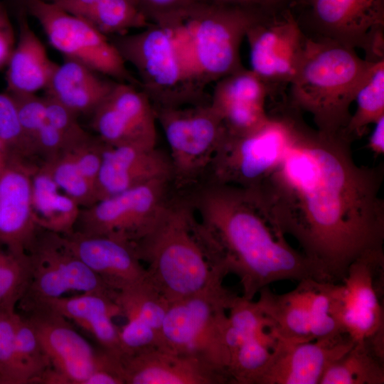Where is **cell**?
<instances>
[{
    "instance_id": "1",
    "label": "cell",
    "mask_w": 384,
    "mask_h": 384,
    "mask_svg": "<svg viewBox=\"0 0 384 384\" xmlns=\"http://www.w3.org/2000/svg\"><path fill=\"white\" fill-rule=\"evenodd\" d=\"M351 144L300 119L282 162L257 187L284 233L331 282L362 255L383 249V167L358 165Z\"/></svg>"
},
{
    "instance_id": "2",
    "label": "cell",
    "mask_w": 384,
    "mask_h": 384,
    "mask_svg": "<svg viewBox=\"0 0 384 384\" xmlns=\"http://www.w3.org/2000/svg\"><path fill=\"white\" fill-rule=\"evenodd\" d=\"M185 195L197 236L213 267L236 275L242 297L282 280L326 282L302 252L286 240L274 212L258 188L210 180Z\"/></svg>"
},
{
    "instance_id": "3",
    "label": "cell",
    "mask_w": 384,
    "mask_h": 384,
    "mask_svg": "<svg viewBox=\"0 0 384 384\" xmlns=\"http://www.w3.org/2000/svg\"><path fill=\"white\" fill-rule=\"evenodd\" d=\"M373 63L358 56L356 50L307 36L289 84V107L309 113L319 132L345 137L351 105Z\"/></svg>"
},
{
    "instance_id": "4",
    "label": "cell",
    "mask_w": 384,
    "mask_h": 384,
    "mask_svg": "<svg viewBox=\"0 0 384 384\" xmlns=\"http://www.w3.org/2000/svg\"><path fill=\"white\" fill-rule=\"evenodd\" d=\"M133 246L146 264L147 279L170 303L223 282L226 276L213 267L198 238L185 195L172 197L154 228Z\"/></svg>"
},
{
    "instance_id": "5",
    "label": "cell",
    "mask_w": 384,
    "mask_h": 384,
    "mask_svg": "<svg viewBox=\"0 0 384 384\" xmlns=\"http://www.w3.org/2000/svg\"><path fill=\"white\" fill-rule=\"evenodd\" d=\"M127 65L136 71L141 90L154 107H181L209 101L171 27L149 23L110 37Z\"/></svg>"
},
{
    "instance_id": "6",
    "label": "cell",
    "mask_w": 384,
    "mask_h": 384,
    "mask_svg": "<svg viewBox=\"0 0 384 384\" xmlns=\"http://www.w3.org/2000/svg\"><path fill=\"white\" fill-rule=\"evenodd\" d=\"M272 15L259 9L201 1L171 27L198 80L206 87L244 66L240 46L255 21Z\"/></svg>"
},
{
    "instance_id": "7",
    "label": "cell",
    "mask_w": 384,
    "mask_h": 384,
    "mask_svg": "<svg viewBox=\"0 0 384 384\" xmlns=\"http://www.w3.org/2000/svg\"><path fill=\"white\" fill-rule=\"evenodd\" d=\"M298 111L290 110L269 118L242 134H226L210 164V181L242 188H255L279 165L293 142Z\"/></svg>"
},
{
    "instance_id": "8",
    "label": "cell",
    "mask_w": 384,
    "mask_h": 384,
    "mask_svg": "<svg viewBox=\"0 0 384 384\" xmlns=\"http://www.w3.org/2000/svg\"><path fill=\"white\" fill-rule=\"evenodd\" d=\"M235 296L220 282L171 302L161 329L163 348L203 358L228 374L223 332Z\"/></svg>"
},
{
    "instance_id": "9",
    "label": "cell",
    "mask_w": 384,
    "mask_h": 384,
    "mask_svg": "<svg viewBox=\"0 0 384 384\" xmlns=\"http://www.w3.org/2000/svg\"><path fill=\"white\" fill-rule=\"evenodd\" d=\"M154 110L170 150L173 184L178 188L196 185L208 173L226 134L222 119L209 101Z\"/></svg>"
},
{
    "instance_id": "10",
    "label": "cell",
    "mask_w": 384,
    "mask_h": 384,
    "mask_svg": "<svg viewBox=\"0 0 384 384\" xmlns=\"http://www.w3.org/2000/svg\"><path fill=\"white\" fill-rule=\"evenodd\" d=\"M308 37L365 52V59H384V0H299L293 9Z\"/></svg>"
},
{
    "instance_id": "11",
    "label": "cell",
    "mask_w": 384,
    "mask_h": 384,
    "mask_svg": "<svg viewBox=\"0 0 384 384\" xmlns=\"http://www.w3.org/2000/svg\"><path fill=\"white\" fill-rule=\"evenodd\" d=\"M170 179H157L81 208L74 230L134 244L156 225L170 203Z\"/></svg>"
},
{
    "instance_id": "12",
    "label": "cell",
    "mask_w": 384,
    "mask_h": 384,
    "mask_svg": "<svg viewBox=\"0 0 384 384\" xmlns=\"http://www.w3.org/2000/svg\"><path fill=\"white\" fill-rule=\"evenodd\" d=\"M26 11L38 21L50 44L65 59L80 63L114 81L139 86L110 38L91 23L43 0L30 1Z\"/></svg>"
},
{
    "instance_id": "13",
    "label": "cell",
    "mask_w": 384,
    "mask_h": 384,
    "mask_svg": "<svg viewBox=\"0 0 384 384\" xmlns=\"http://www.w3.org/2000/svg\"><path fill=\"white\" fill-rule=\"evenodd\" d=\"M27 253L31 275L18 304L21 309L72 291L116 294L70 250L60 234L39 228Z\"/></svg>"
},
{
    "instance_id": "14",
    "label": "cell",
    "mask_w": 384,
    "mask_h": 384,
    "mask_svg": "<svg viewBox=\"0 0 384 384\" xmlns=\"http://www.w3.org/2000/svg\"><path fill=\"white\" fill-rule=\"evenodd\" d=\"M383 267V250L371 251L349 265L341 284L329 282L332 314L354 342L368 340L383 329L380 300Z\"/></svg>"
},
{
    "instance_id": "15",
    "label": "cell",
    "mask_w": 384,
    "mask_h": 384,
    "mask_svg": "<svg viewBox=\"0 0 384 384\" xmlns=\"http://www.w3.org/2000/svg\"><path fill=\"white\" fill-rule=\"evenodd\" d=\"M306 35L291 9L265 16L247 31L250 70L270 88L289 84L299 65Z\"/></svg>"
},
{
    "instance_id": "16",
    "label": "cell",
    "mask_w": 384,
    "mask_h": 384,
    "mask_svg": "<svg viewBox=\"0 0 384 384\" xmlns=\"http://www.w3.org/2000/svg\"><path fill=\"white\" fill-rule=\"evenodd\" d=\"M91 117V125L97 137L107 145L156 146L155 110L137 85L115 81Z\"/></svg>"
},
{
    "instance_id": "17",
    "label": "cell",
    "mask_w": 384,
    "mask_h": 384,
    "mask_svg": "<svg viewBox=\"0 0 384 384\" xmlns=\"http://www.w3.org/2000/svg\"><path fill=\"white\" fill-rule=\"evenodd\" d=\"M23 311L50 363L41 383L85 384L94 370L97 350L63 316L40 306Z\"/></svg>"
},
{
    "instance_id": "18",
    "label": "cell",
    "mask_w": 384,
    "mask_h": 384,
    "mask_svg": "<svg viewBox=\"0 0 384 384\" xmlns=\"http://www.w3.org/2000/svg\"><path fill=\"white\" fill-rule=\"evenodd\" d=\"M36 166L6 156L0 161V246L17 252H28L39 229L31 206Z\"/></svg>"
},
{
    "instance_id": "19",
    "label": "cell",
    "mask_w": 384,
    "mask_h": 384,
    "mask_svg": "<svg viewBox=\"0 0 384 384\" xmlns=\"http://www.w3.org/2000/svg\"><path fill=\"white\" fill-rule=\"evenodd\" d=\"M125 384H225L227 373L193 356L154 348L120 357Z\"/></svg>"
},
{
    "instance_id": "20",
    "label": "cell",
    "mask_w": 384,
    "mask_h": 384,
    "mask_svg": "<svg viewBox=\"0 0 384 384\" xmlns=\"http://www.w3.org/2000/svg\"><path fill=\"white\" fill-rule=\"evenodd\" d=\"M62 235L70 250L112 291L127 289L147 277L146 267L130 242L75 230Z\"/></svg>"
},
{
    "instance_id": "21",
    "label": "cell",
    "mask_w": 384,
    "mask_h": 384,
    "mask_svg": "<svg viewBox=\"0 0 384 384\" xmlns=\"http://www.w3.org/2000/svg\"><path fill=\"white\" fill-rule=\"evenodd\" d=\"M354 343L348 336L299 343L277 339L272 361L258 384H319L328 367Z\"/></svg>"
},
{
    "instance_id": "22",
    "label": "cell",
    "mask_w": 384,
    "mask_h": 384,
    "mask_svg": "<svg viewBox=\"0 0 384 384\" xmlns=\"http://www.w3.org/2000/svg\"><path fill=\"white\" fill-rule=\"evenodd\" d=\"M173 181L169 156L155 147L105 144L96 182L97 201L157 179Z\"/></svg>"
},
{
    "instance_id": "23",
    "label": "cell",
    "mask_w": 384,
    "mask_h": 384,
    "mask_svg": "<svg viewBox=\"0 0 384 384\" xmlns=\"http://www.w3.org/2000/svg\"><path fill=\"white\" fill-rule=\"evenodd\" d=\"M213 84L209 102L228 134L247 133L269 118L265 102L271 90L250 69L243 67Z\"/></svg>"
},
{
    "instance_id": "24",
    "label": "cell",
    "mask_w": 384,
    "mask_h": 384,
    "mask_svg": "<svg viewBox=\"0 0 384 384\" xmlns=\"http://www.w3.org/2000/svg\"><path fill=\"white\" fill-rule=\"evenodd\" d=\"M35 306L48 309L73 321L91 334L100 348L121 357L119 328L113 319L122 316V314L114 296L97 292H82L33 304L22 310Z\"/></svg>"
},
{
    "instance_id": "25",
    "label": "cell",
    "mask_w": 384,
    "mask_h": 384,
    "mask_svg": "<svg viewBox=\"0 0 384 384\" xmlns=\"http://www.w3.org/2000/svg\"><path fill=\"white\" fill-rule=\"evenodd\" d=\"M18 36L7 63L6 92L32 94L45 90L57 63L52 61L40 38L31 28L27 12L16 13Z\"/></svg>"
},
{
    "instance_id": "26",
    "label": "cell",
    "mask_w": 384,
    "mask_h": 384,
    "mask_svg": "<svg viewBox=\"0 0 384 384\" xmlns=\"http://www.w3.org/2000/svg\"><path fill=\"white\" fill-rule=\"evenodd\" d=\"M315 279L299 282L293 290L277 294L269 287L261 289L256 301L270 322L268 331L289 343L313 341L310 333V302Z\"/></svg>"
},
{
    "instance_id": "27",
    "label": "cell",
    "mask_w": 384,
    "mask_h": 384,
    "mask_svg": "<svg viewBox=\"0 0 384 384\" xmlns=\"http://www.w3.org/2000/svg\"><path fill=\"white\" fill-rule=\"evenodd\" d=\"M77 61L65 59L57 65L45 94L53 97L78 116L90 114L105 100L114 80Z\"/></svg>"
},
{
    "instance_id": "28",
    "label": "cell",
    "mask_w": 384,
    "mask_h": 384,
    "mask_svg": "<svg viewBox=\"0 0 384 384\" xmlns=\"http://www.w3.org/2000/svg\"><path fill=\"white\" fill-rule=\"evenodd\" d=\"M31 206L38 228L60 235L74 230L81 209L60 191L42 162L31 176Z\"/></svg>"
},
{
    "instance_id": "29",
    "label": "cell",
    "mask_w": 384,
    "mask_h": 384,
    "mask_svg": "<svg viewBox=\"0 0 384 384\" xmlns=\"http://www.w3.org/2000/svg\"><path fill=\"white\" fill-rule=\"evenodd\" d=\"M383 361L370 339L355 342L348 352L328 367L319 384H383Z\"/></svg>"
},
{
    "instance_id": "30",
    "label": "cell",
    "mask_w": 384,
    "mask_h": 384,
    "mask_svg": "<svg viewBox=\"0 0 384 384\" xmlns=\"http://www.w3.org/2000/svg\"><path fill=\"white\" fill-rule=\"evenodd\" d=\"M354 102L356 110L344 131L345 137L352 142L365 134L369 124L384 116V60L373 63Z\"/></svg>"
},
{
    "instance_id": "31",
    "label": "cell",
    "mask_w": 384,
    "mask_h": 384,
    "mask_svg": "<svg viewBox=\"0 0 384 384\" xmlns=\"http://www.w3.org/2000/svg\"><path fill=\"white\" fill-rule=\"evenodd\" d=\"M80 18L109 38L141 29L151 23L137 0H92Z\"/></svg>"
},
{
    "instance_id": "32",
    "label": "cell",
    "mask_w": 384,
    "mask_h": 384,
    "mask_svg": "<svg viewBox=\"0 0 384 384\" xmlns=\"http://www.w3.org/2000/svg\"><path fill=\"white\" fill-rule=\"evenodd\" d=\"M114 299L127 321L149 325L161 334L170 302L149 282L147 277L127 289L117 292Z\"/></svg>"
},
{
    "instance_id": "33",
    "label": "cell",
    "mask_w": 384,
    "mask_h": 384,
    "mask_svg": "<svg viewBox=\"0 0 384 384\" xmlns=\"http://www.w3.org/2000/svg\"><path fill=\"white\" fill-rule=\"evenodd\" d=\"M276 342L270 331L243 341L230 356L227 368L230 383L258 384L272 361Z\"/></svg>"
},
{
    "instance_id": "34",
    "label": "cell",
    "mask_w": 384,
    "mask_h": 384,
    "mask_svg": "<svg viewBox=\"0 0 384 384\" xmlns=\"http://www.w3.org/2000/svg\"><path fill=\"white\" fill-rule=\"evenodd\" d=\"M30 275L28 253L0 246V311H15L27 289Z\"/></svg>"
},
{
    "instance_id": "35",
    "label": "cell",
    "mask_w": 384,
    "mask_h": 384,
    "mask_svg": "<svg viewBox=\"0 0 384 384\" xmlns=\"http://www.w3.org/2000/svg\"><path fill=\"white\" fill-rule=\"evenodd\" d=\"M58 188L73 198L81 208L97 201L96 186L80 172L67 151L41 161Z\"/></svg>"
},
{
    "instance_id": "36",
    "label": "cell",
    "mask_w": 384,
    "mask_h": 384,
    "mask_svg": "<svg viewBox=\"0 0 384 384\" xmlns=\"http://www.w3.org/2000/svg\"><path fill=\"white\" fill-rule=\"evenodd\" d=\"M0 146L3 156L31 161L36 157L26 136L16 102L8 92H0Z\"/></svg>"
},
{
    "instance_id": "37",
    "label": "cell",
    "mask_w": 384,
    "mask_h": 384,
    "mask_svg": "<svg viewBox=\"0 0 384 384\" xmlns=\"http://www.w3.org/2000/svg\"><path fill=\"white\" fill-rule=\"evenodd\" d=\"M15 343L20 362L31 383H41L44 374L50 369L48 359L36 332L24 315L16 314Z\"/></svg>"
},
{
    "instance_id": "38",
    "label": "cell",
    "mask_w": 384,
    "mask_h": 384,
    "mask_svg": "<svg viewBox=\"0 0 384 384\" xmlns=\"http://www.w3.org/2000/svg\"><path fill=\"white\" fill-rule=\"evenodd\" d=\"M16 314L0 311V384H30L16 348Z\"/></svg>"
},
{
    "instance_id": "39",
    "label": "cell",
    "mask_w": 384,
    "mask_h": 384,
    "mask_svg": "<svg viewBox=\"0 0 384 384\" xmlns=\"http://www.w3.org/2000/svg\"><path fill=\"white\" fill-rule=\"evenodd\" d=\"M316 281L310 302V333L312 340H332L346 335L332 314L329 284Z\"/></svg>"
},
{
    "instance_id": "40",
    "label": "cell",
    "mask_w": 384,
    "mask_h": 384,
    "mask_svg": "<svg viewBox=\"0 0 384 384\" xmlns=\"http://www.w3.org/2000/svg\"><path fill=\"white\" fill-rule=\"evenodd\" d=\"M46 117L63 137L68 151L92 137L79 124L78 116L53 97L45 94Z\"/></svg>"
},
{
    "instance_id": "41",
    "label": "cell",
    "mask_w": 384,
    "mask_h": 384,
    "mask_svg": "<svg viewBox=\"0 0 384 384\" xmlns=\"http://www.w3.org/2000/svg\"><path fill=\"white\" fill-rule=\"evenodd\" d=\"M151 23L164 26L175 24L193 6L205 0H137Z\"/></svg>"
},
{
    "instance_id": "42",
    "label": "cell",
    "mask_w": 384,
    "mask_h": 384,
    "mask_svg": "<svg viewBox=\"0 0 384 384\" xmlns=\"http://www.w3.org/2000/svg\"><path fill=\"white\" fill-rule=\"evenodd\" d=\"M10 95L16 102L22 129L35 152L34 139L46 121L44 98L36 93Z\"/></svg>"
},
{
    "instance_id": "43",
    "label": "cell",
    "mask_w": 384,
    "mask_h": 384,
    "mask_svg": "<svg viewBox=\"0 0 384 384\" xmlns=\"http://www.w3.org/2000/svg\"><path fill=\"white\" fill-rule=\"evenodd\" d=\"M105 144L97 136L65 151L74 160L82 174L96 186Z\"/></svg>"
},
{
    "instance_id": "44",
    "label": "cell",
    "mask_w": 384,
    "mask_h": 384,
    "mask_svg": "<svg viewBox=\"0 0 384 384\" xmlns=\"http://www.w3.org/2000/svg\"><path fill=\"white\" fill-rule=\"evenodd\" d=\"M85 384H125L120 357L97 350L94 370Z\"/></svg>"
},
{
    "instance_id": "45",
    "label": "cell",
    "mask_w": 384,
    "mask_h": 384,
    "mask_svg": "<svg viewBox=\"0 0 384 384\" xmlns=\"http://www.w3.org/2000/svg\"><path fill=\"white\" fill-rule=\"evenodd\" d=\"M16 39L8 10L0 2V70L7 65Z\"/></svg>"
},
{
    "instance_id": "46",
    "label": "cell",
    "mask_w": 384,
    "mask_h": 384,
    "mask_svg": "<svg viewBox=\"0 0 384 384\" xmlns=\"http://www.w3.org/2000/svg\"><path fill=\"white\" fill-rule=\"evenodd\" d=\"M216 3L256 9L272 15L292 9L299 0H205Z\"/></svg>"
},
{
    "instance_id": "47",
    "label": "cell",
    "mask_w": 384,
    "mask_h": 384,
    "mask_svg": "<svg viewBox=\"0 0 384 384\" xmlns=\"http://www.w3.org/2000/svg\"><path fill=\"white\" fill-rule=\"evenodd\" d=\"M373 130L370 135L368 147L376 155L384 153V116L374 124Z\"/></svg>"
},
{
    "instance_id": "48",
    "label": "cell",
    "mask_w": 384,
    "mask_h": 384,
    "mask_svg": "<svg viewBox=\"0 0 384 384\" xmlns=\"http://www.w3.org/2000/svg\"><path fill=\"white\" fill-rule=\"evenodd\" d=\"M30 1L31 0H7V1L16 10V13L21 11H26V6ZM43 1H49L50 0H43Z\"/></svg>"
},
{
    "instance_id": "49",
    "label": "cell",
    "mask_w": 384,
    "mask_h": 384,
    "mask_svg": "<svg viewBox=\"0 0 384 384\" xmlns=\"http://www.w3.org/2000/svg\"><path fill=\"white\" fill-rule=\"evenodd\" d=\"M2 157H3V154H2L1 148V146H0V161H1V159H2Z\"/></svg>"
}]
</instances>
